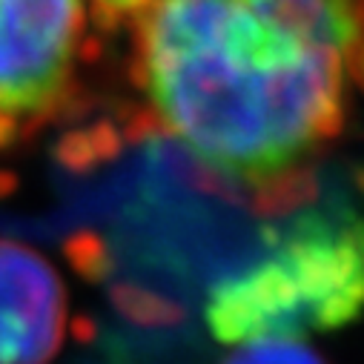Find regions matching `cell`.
Wrapping results in <instances>:
<instances>
[{
    "mask_svg": "<svg viewBox=\"0 0 364 364\" xmlns=\"http://www.w3.org/2000/svg\"><path fill=\"white\" fill-rule=\"evenodd\" d=\"M132 80L235 204L313 166L364 92V0H152L132 23Z\"/></svg>",
    "mask_w": 364,
    "mask_h": 364,
    "instance_id": "cell-1",
    "label": "cell"
},
{
    "mask_svg": "<svg viewBox=\"0 0 364 364\" xmlns=\"http://www.w3.org/2000/svg\"><path fill=\"white\" fill-rule=\"evenodd\" d=\"M267 255L218 282L207 327L221 344L307 338L353 324L364 310V213L321 196L264 230Z\"/></svg>",
    "mask_w": 364,
    "mask_h": 364,
    "instance_id": "cell-2",
    "label": "cell"
},
{
    "mask_svg": "<svg viewBox=\"0 0 364 364\" xmlns=\"http://www.w3.org/2000/svg\"><path fill=\"white\" fill-rule=\"evenodd\" d=\"M83 43V0H0V112L41 124L86 109L69 77Z\"/></svg>",
    "mask_w": 364,
    "mask_h": 364,
    "instance_id": "cell-3",
    "label": "cell"
},
{
    "mask_svg": "<svg viewBox=\"0 0 364 364\" xmlns=\"http://www.w3.org/2000/svg\"><path fill=\"white\" fill-rule=\"evenodd\" d=\"M66 290L43 252L0 238V364H49L63 341Z\"/></svg>",
    "mask_w": 364,
    "mask_h": 364,
    "instance_id": "cell-4",
    "label": "cell"
},
{
    "mask_svg": "<svg viewBox=\"0 0 364 364\" xmlns=\"http://www.w3.org/2000/svg\"><path fill=\"white\" fill-rule=\"evenodd\" d=\"M112 307L138 327H181L187 321L184 304H178L155 290H146L132 282H121L109 287Z\"/></svg>",
    "mask_w": 364,
    "mask_h": 364,
    "instance_id": "cell-5",
    "label": "cell"
},
{
    "mask_svg": "<svg viewBox=\"0 0 364 364\" xmlns=\"http://www.w3.org/2000/svg\"><path fill=\"white\" fill-rule=\"evenodd\" d=\"M63 258L69 261V267L77 272V276L86 279L89 284L109 282L112 269H115V258L109 252L107 238L98 235V232H92V230L72 232L63 241Z\"/></svg>",
    "mask_w": 364,
    "mask_h": 364,
    "instance_id": "cell-6",
    "label": "cell"
},
{
    "mask_svg": "<svg viewBox=\"0 0 364 364\" xmlns=\"http://www.w3.org/2000/svg\"><path fill=\"white\" fill-rule=\"evenodd\" d=\"M221 364H327L304 338H255L244 341L241 350L230 353Z\"/></svg>",
    "mask_w": 364,
    "mask_h": 364,
    "instance_id": "cell-7",
    "label": "cell"
},
{
    "mask_svg": "<svg viewBox=\"0 0 364 364\" xmlns=\"http://www.w3.org/2000/svg\"><path fill=\"white\" fill-rule=\"evenodd\" d=\"M52 155H55V161H58L63 169L80 172V175L92 172L95 166L104 164V158H101V152H98V146H95V138H92V132H89V127L63 132V135L58 138Z\"/></svg>",
    "mask_w": 364,
    "mask_h": 364,
    "instance_id": "cell-8",
    "label": "cell"
},
{
    "mask_svg": "<svg viewBox=\"0 0 364 364\" xmlns=\"http://www.w3.org/2000/svg\"><path fill=\"white\" fill-rule=\"evenodd\" d=\"M149 4L152 0H83V6H89V18L101 35H118L127 23L132 26Z\"/></svg>",
    "mask_w": 364,
    "mask_h": 364,
    "instance_id": "cell-9",
    "label": "cell"
},
{
    "mask_svg": "<svg viewBox=\"0 0 364 364\" xmlns=\"http://www.w3.org/2000/svg\"><path fill=\"white\" fill-rule=\"evenodd\" d=\"M18 138H23V124L21 118L9 115V112H0V152H6L18 144Z\"/></svg>",
    "mask_w": 364,
    "mask_h": 364,
    "instance_id": "cell-10",
    "label": "cell"
},
{
    "mask_svg": "<svg viewBox=\"0 0 364 364\" xmlns=\"http://www.w3.org/2000/svg\"><path fill=\"white\" fill-rule=\"evenodd\" d=\"M72 333H75V338H77V341H92V338H95V333H98V327H95V321H92V318L77 316V318L72 321Z\"/></svg>",
    "mask_w": 364,
    "mask_h": 364,
    "instance_id": "cell-11",
    "label": "cell"
},
{
    "mask_svg": "<svg viewBox=\"0 0 364 364\" xmlns=\"http://www.w3.org/2000/svg\"><path fill=\"white\" fill-rule=\"evenodd\" d=\"M18 190V175L9 169H0V198H6Z\"/></svg>",
    "mask_w": 364,
    "mask_h": 364,
    "instance_id": "cell-12",
    "label": "cell"
}]
</instances>
